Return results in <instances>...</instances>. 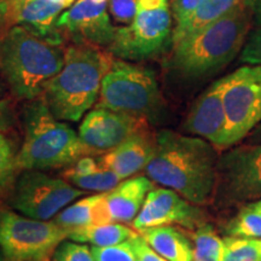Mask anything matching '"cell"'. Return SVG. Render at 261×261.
<instances>
[{
    "label": "cell",
    "instance_id": "b9f144b4",
    "mask_svg": "<svg viewBox=\"0 0 261 261\" xmlns=\"http://www.w3.org/2000/svg\"><path fill=\"white\" fill-rule=\"evenodd\" d=\"M0 261H10V260L8 259V256L5 255L4 250L2 249V247H0Z\"/></svg>",
    "mask_w": 261,
    "mask_h": 261
},
{
    "label": "cell",
    "instance_id": "4316f807",
    "mask_svg": "<svg viewBox=\"0 0 261 261\" xmlns=\"http://www.w3.org/2000/svg\"><path fill=\"white\" fill-rule=\"evenodd\" d=\"M17 173V151L9 137L0 132V192L14 187Z\"/></svg>",
    "mask_w": 261,
    "mask_h": 261
},
{
    "label": "cell",
    "instance_id": "d6986e66",
    "mask_svg": "<svg viewBox=\"0 0 261 261\" xmlns=\"http://www.w3.org/2000/svg\"><path fill=\"white\" fill-rule=\"evenodd\" d=\"M51 220L68 231L76 227L113 223L104 200V192H98L70 203Z\"/></svg>",
    "mask_w": 261,
    "mask_h": 261
},
{
    "label": "cell",
    "instance_id": "d6a6232c",
    "mask_svg": "<svg viewBox=\"0 0 261 261\" xmlns=\"http://www.w3.org/2000/svg\"><path fill=\"white\" fill-rule=\"evenodd\" d=\"M14 103L9 98L0 99V132H6L15 125Z\"/></svg>",
    "mask_w": 261,
    "mask_h": 261
},
{
    "label": "cell",
    "instance_id": "6da1fadb",
    "mask_svg": "<svg viewBox=\"0 0 261 261\" xmlns=\"http://www.w3.org/2000/svg\"><path fill=\"white\" fill-rule=\"evenodd\" d=\"M218 160L217 148L208 140L162 129L156 133L155 152L145 172L156 184L202 205L214 196Z\"/></svg>",
    "mask_w": 261,
    "mask_h": 261
},
{
    "label": "cell",
    "instance_id": "ee69618b",
    "mask_svg": "<svg viewBox=\"0 0 261 261\" xmlns=\"http://www.w3.org/2000/svg\"><path fill=\"white\" fill-rule=\"evenodd\" d=\"M2 210H3V207H2V204H0V212H2Z\"/></svg>",
    "mask_w": 261,
    "mask_h": 261
},
{
    "label": "cell",
    "instance_id": "74e56055",
    "mask_svg": "<svg viewBox=\"0 0 261 261\" xmlns=\"http://www.w3.org/2000/svg\"><path fill=\"white\" fill-rule=\"evenodd\" d=\"M54 2L60 3V4H62L65 9H67V8H69V6H71V5L74 4L75 0H54Z\"/></svg>",
    "mask_w": 261,
    "mask_h": 261
},
{
    "label": "cell",
    "instance_id": "52a82bcc",
    "mask_svg": "<svg viewBox=\"0 0 261 261\" xmlns=\"http://www.w3.org/2000/svg\"><path fill=\"white\" fill-rule=\"evenodd\" d=\"M172 33L169 0H138L132 23L117 27L108 51L123 61H142L158 55Z\"/></svg>",
    "mask_w": 261,
    "mask_h": 261
},
{
    "label": "cell",
    "instance_id": "8fae6325",
    "mask_svg": "<svg viewBox=\"0 0 261 261\" xmlns=\"http://www.w3.org/2000/svg\"><path fill=\"white\" fill-rule=\"evenodd\" d=\"M214 196L223 205L261 200V144L244 143L219 156Z\"/></svg>",
    "mask_w": 261,
    "mask_h": 261
},
{
    "label": "cell",
    "instance_id": "cb8c5ba5",
    "mask_svg": "<svg viewBox=\"0 0 261 261\" xmlns=\"http://www.w3.org/2000/svg\"><path fill=\"white\" fill-rule=\"evenodd\" d=\"M63 177L73 187L80 189V190L96 192H107L112 190L122 181V179L115 173L102 167L86 173V174H74V173L65 171Z\"/></svg>",
    "mask_w": 261,
    "mask_h": 261
},
{
    "label": "cell",
    "instance_id": "60d3db41",
    "mask_svg": "<svg viewBox=\"0 0 261 261\" xmlns=\"http://www.w3.org/2000/svg\"><path fill=\"white\" fill-rule=\"evenodd\" d=\"M250 205H252L253 208H255V210H257V211H260L261 212V200H259V201H255V202H253V203H249Z\"/></svg>",
    "mask_w": 261,
    "mask_h": 261
},
{
    "label": "cell",
    "instance_id": "4fadbf2b",
    "mask_svg": "<svg viewBox=\"0 0 261 261\" xmlns=\"http://www.w3.org/2000/svg\"><path fill=\"white\" fill-rule=\"evenodd\" d=\"M57 27L70 35L75 42H86L107 50L113 44L116 27L108 11V2L75 0L69 9L62 12Z\"/></svg>",
    "mask_w": 261,
    "mask_h": 261
},
{
    "label": "cell",
    "instance_id": "484cf974",
    "mask_svg": "<svg viewBox=\"0 0 261 261\" xmlns=\"http://www.w3.org/2000/svg\"><path fill=\"white\" fill-rule=\"evenodd\" d=\"M227 236L261 238V212L247 204L225 227Z\"/></svg>",
    "mask_w": 261,
    "mask_h": 261
},
{
    "label": "cell",
    "instance_id": "d590c367",
    "mask_svg": "<svg viewBox=\"0 0 261 261\" xmlns=\"http://www.w3.org/2000/svg\"><path fill=\"white\" fill-rule=\"evenodd\" d=\"M8 3L4 0H0V35L9 28L8 25Z\"/></svg>",
    "mask_w": 261,
    "mask_h": 261
},
{
    "label": "cell",
    "instance_id": "44dd1931",
    "mask_svg": "<svg viewBox=\"0 0 261 261\" xmlns=\"http://www.w3.org/2000/svg\"><path fill=\"white\" fill-rule=\"evenodd\" d=\"M152 249L168 261H194V246L179 228L166 225L139 232Z\"/></svg>",
    "mask_w": 261,
    "mask_h": 261
},
{
    "label": "cell",
    "instance_id": "7a4b0ae2",
    "mask_svg": "<svg viewBox=\"0 0 261 261\" xmlns=\"http://www.w3.org/2000/svg\"><path fill=\"white\" fill-rule=\"evenodd\" d=\"M64 56L62 44L22 25H11L0 35V73L17 99L41 97L63 67Z\"/></svg>",
    "mask_w": 261,
    "mask_h": 261
},
{
    "label": "cell",
    "instance_id": "603a6c76",
    "mask_svg": "<svg viewBox=\"0 0 261 261\" xmlns=\"http://www.w3.org/2000/svg\"><path fill=\"white\" fill-rule=\"evenodd\" d=\"M194 261H223L225 242L213 225L202 224L192 233Z\"/></svg>",
    "mask_w": 261,
    "mask_h": 261
},
{
    "label": "cell",
    "instance_id": "7c38bea8",
    "mask_svg": "<svg viewBox=\"0 0 261 261\" xmlns=\"http://www.w3.org/2000/svg\"><path fill=\"white\" fill-rule=\"evenodd\" d=\"M148 121L129 113L96 108L85 115L77 135L87 156H102L139 130L149 128Z\"/></svg>",
    "mask_w": 261,
    "mask_h": 261
},
{
    "label": "cell",
    "instance_id": "f546056e",
    "mask_svg": "<svg viewBox=\"0 0 261 261\" xmlns=\"http://www.w3.org/2000/svg\"><path fill=\"white\" fill-rule=\"evenodd\" d=\"M137 6L138 0H108V11L113 19V23L119 27H125L132 23L137 14Z\"/></svg>",
    "mask_w": 261,
    "mask_h": 261
},
{
    "label": "cell",
    "instance_id": "ba28073f",
    "mask_svg": "<svg viewBox=\"0 0 261 261\" xmlns=\"http://www.w3.org/2000/svg\"><path fill=\"white\" fill-rule=\"evenodd\" d=\"M226 129L223 148L236 145L261 122V65H243L224 77Z\"/></svg>",
    "mask_w": 261,
    "mask_h": 261
},
{
    "label": "cell",
    "instance_id": "9a60e30c",
    "mask_svg": "<svg viewBox=\"0 0 261 261\" xmlns=\"http://www.w3.org/2000/svg\"><path fill=\"white\" fill-rule=\"evenodd\" d=\"M224 77L215 81L196 99L184 122L185 132L201 137L215 148H223L226 115L223 102Z\"/></svg>",
    "mask_w": 261,
    "mask_h": 261
},
{
    "label": "cell",
    "instance_id": "7402d4cb",
    "mask_svg": "<svg viewBox=\"0 0 261 261\" xmlns=\"http://www.w3.org/2000/svg\"><path fill=\"white\" fill-rule=\"evenodd\" d=\"M138 232L123 223H107L91 226L71 228L68 231V240L79 243L91 244L92 247H108L122 243L135 237Z\"/></svg>",
    "mask_w": 261,
    "mask_h": 261
},
{
    "label": "cell",
    "instance_id": "f6af8a7d",
    "mask_svg": "<svg viewBox=\"0 0 261 261\" xmlns=\"http://www.w3.org/2000/svg\"><path fill=\"white\" fill-rule=\"evenodd\" d=\"M103 2H108V0H103Z\"/></svg>",
    "mask_w": 261,
    "mask_h": 261
},
{
    "label": "cell",
    "instance_id": "3957f363",
    "mask_svg": "<svg viewBox=\"0 0 261 261\" xmlns=\"http://www.w3.org/2000/svg\"><path fill=\"white\" fill-rule=\"evenodd\" d=\"M114 56L86 42L65 48L64 64L42 93L51 113L62 121L77 122L97 103L104 75Z\"/></svg>",
    "mask_w": 261,
    "mask_h": 261
},
{
    "label": "cell",
    "instance_id": "277c9868",
    "mask_svg": "<svg viewBox=\"0 0 261 261\" xmlns=\"http://www.w3.org/2000/svg\"><path fill=\"white\" fill-rule=\"evenodd\" d=\"M252 23L253 17L246 5L237 6L173 46V65L190 79L217 73L242 51Z\"/></svg>",
    "mask_w": 261,
    "mask_h": 261
},
{
    "label": "cell",
    "instance_id": "f35d334b",
    "mask_svg": "<svg viewBox=\"0 0 261 261\" xmlns=\"http://www.w3.org/2000/svg\"><path fill=\"white\" fill-rule=\"evenodd\" d=\"M4 2L8 3V5H17L22 4V3H25L27 0H4Z\"/></svg>",
    "mask_w": 261,
    "mask_h": 261
},
{
    "label": "cell",
    "instance_id": "ac0fdd59",
    "mask_svg": "<svg viewBox=\"0 0 261 261\" xmlns=\"http://www.w3.org/2000/svg\"><path fill=\"white\" fill-rule=\"evenodd\" d=\"M154 181L149 177L127 178L112 190L104 192L110 218L116 223H133L144 204Z\"/></svg>",
    "mask_w": 261,
    "mask_h": 261
},
{
    "label": "cell",
    "instance_id": "5b68a950",
    "mask_svg": "<svg viewBox=\"0 0 261 261\" xmlns=\"http://www.w3.org/2000/svg\"><path fill=\"white\" fill-rule=\"evenodd\" d=\"M29 102L23 112L24 139L17 151L18 172L67 167L87 156L79 135L51 113L44 98Z\"/></svg>",
    "mask_w": 261,
    "mask_h": 261
},
{
    "label": "cell",
    "instance_id": "83f0119b",
    "mask_svg": "<svg viewBox=\"0 0 261 261\" xmlns=\"http://www.w3.org/2000/svg\"><path fill=\"white\" fill-rule=\"evenodd\" d=\"M51 261H96L91 247L71 240H64L52 253Z\"/></svg>",
    "mask_w": 261,
    "mask_h": 261
},
{
    "label": "cell",
    "instance_id": "d4e9b609",
    "mask_svg": "<svg viewBox=\"0 0 261 261\" xmlns=\"http://www.w3.org/2000/svg\"><path fill=\"white\" fill-rule=\"evenodd\" d=\"M223 261H261V238L224 237Z\"/></svg>",
    "mask_w": 261,
    "mask_h": 261
},
{
    "label": "cell",
    "instance_id": "1f68e13d",
    "mask_svg": "<svg viewBox=\"0 0 261 261\" xmlns=\"http://www.w3.org/2000/svg\"><path fill=\"white\" fill-rule=\"evenodd\" d=\"M132 244L136 250L138 261H168L162 255H160L156 250L152 249L139 233L132 237Z\"/></svg>",
    "mask_w": 261,
    "mask_h": 261
},
{
    "label": "cell",
    "instance_id": "4dcf8cb0",
    "mask_svg": "<svg viewBox=\"0 0 261 261\" xmlns=\"http://www.w3.org/2000/svg\"><path fill=\"white\" fill-rule=\"evenodd\" d=\"M241 62L250 65H261V25L250 33L241 51Z\"/></svg>",
    "mask_w": 261,
    "mask_h": 261
},
{
    "label": "cell",
    "instance_id": "e575fe53",
    "mask_svg": "<svg viewBox=\"0 0 261 261\" xmlns=\"http://www.w3.org/2000/svg\"><path fill=\"white\" fill-rule=\"evenodd\" d=\"M244 5L256 25H261V0H244Z\"/></svg>",
    "mask_w": 261,
    "mask_h": 261
},
{
    "label": "cell",
    "instance_id": "2e32d148",
    "mask_svg": "<svg viewBox=\"0 0 261 261\" xmlns=\"http://www.w3.org/2000/svg\"><path fill=\"white\" fill-rule=\"evenodd\" d=\"M155 148L156 135H152L150 128H146L139 130L121 145L97 160L100 167L114 172L123 180L146 168L154 156Z\"/></svg>",
    "mask_w": 261,
    "mask_h": 261
},
{
    "label": "cell",
    "instance_id": "ab89813d",
    "mask_svg": "<svg viewBox=\"0 0 261 261\" xmlns=\"http://www.w3.org/2000/svg\"><path fill=\"white\" fill-rule=\"evenodd\" d=\"M5 93H6V86L5 84L0 83V99H3V98H5Z\"/></svg>",
    "mask_w": 261,
    "mask_h": 261
},
{
    "label": "cell",
    "instance_id": "e0dca14e",
    "mask_svg": "<svg viewBox=\"0 0 261 261\" xmlns=\"http://www.w3.org/2000/svg\"><path fill=\"white\" fill-rule=\"evenodd\" d=\"M8 25H22L52 42L62 44L63 33L57 21L65 9L54 0H27L17 5H8Z\"/></svg>",
    "mask_w": 261,
    "mask_h": 261
},
{
    "label": "cell",
    "instance_id": "f1b7e54d",
    "mask_svg": "<svg viewBox=\"0 0 261 261\" xmlns=\"http://www.w3.org/2000/svg\"><path fill=\"white\" fill-rule=\"evenodd\" d=\"M96 261H138L132 238L108 247H91Z\"/></svg>",
    "mask_w": 261,
    "mask_h": 261
},
{
    "label": "cell",
    "instance_id": "8d00e7d4",
    "mask_svg": "<svg viewBox=\"0 0 261 261\" xmlns=\"http://www.w3.org/2000/svg\"><path fill=\"white\" fill-rule=\"evenodd\" d=\"M244 142L247 144H261V122L254 127V128L248 133V136L244 138Z\"/></svg>",
    "mask_w": 261,
    "mask_h": 261
},
{
    "label": "cell",
    "instance_id": "8992f818",
    "mask_svg": "<svg viewBox=\"0 0 261 261\" xmlns=\"http://www.w3.org/2000/svg\"><path fill=\"white\" fill-rule=\"evenodd\" d=\"M96 108L154 119L163 108L155 73L138 64L114 58L103 77Z\"/></svg>",
    "mask_w": 261,
    "mask_h": 261
},
{
    "label": "cell",
    "instance_id": "30bf717a",
    "mask_svg": "<svg viewBox=\"0 0 261 261\" xmlns=\"http://www.w3.org/2000/svg\"><path fill=\"white\" fill-rule=\"evenodd\" d=\"M85 194L86 191L73 187L64 178L28 169L22 171L15 180L10 203L25 217L51 220Z\"/></svg>",
    "mask_w": 261,
    "mask_h": 261
},
{
    "label": "cell",
    "instance_id": "5bb4252c",
    "mask_svg": "<svg viewBox=\"0 0 261 261\" xmlns=\"http://www.w3.org/2000/svg\"><path fill=\"white\" fill-rule=\"evenodd\" d=\"M202 215L197 204L182 197L177 191L165 187L152 188L132 226L138 233L146 228L174 224L197 228L203 224Z\"/></svg>",
    "mask_w": 261,
    "mask_h": 261
},
{
    "label": "cell",
    "instance_id": "ffe728a7",
    "mask_svg": "<svg viewBox=\"0 0 261 261\" xmlns=\"http://www.w3.org/2000/svg\"><path fill=\"white\" fill-rule=\"evenodd\" d=\"M240 5H244V0H202L191 15L175 25L172 33V45L175 46Z\"/></svg>",
    "mask_w": 261,
    "mask_h": 261
},
{
    "label": "cell",
    "instance_id": "9c48e42d",
    "mask_svg": "<svg viewBox=\"0 0 261 261\" xmlns=\"http://www.w3.org/2000/svg\"><path fill=\"white\" fill-rule=\"evenodd\" d=\"M67 228L52 220H38L3 208L0 212V247L10 261H33L50 256Z\"/></svg>",
    "mask_w": 261,
    "mask_h": 261
},
{
    "label": "cell",
    "instance_id": "7bdbcfd3",
    "mask_svg": "<svg viewBox=\"0 0 261 261\" xmlns=\"http://www.w3.org/2000/svg\"><path fill=\"white\" fill-rule=\"evenodd\" d=\"M51 256H45V257H41V259H38V260H33V261H51Z\"/></svg>",
    "mask_w": 261,
    "mask_h": 261
},
{
    "label": "cell",
    "instance_id": "836d02e7",
    "mask_svg": "<svg viewBox=\"0 0 261 261\" xmlns=\"http://www.w3.org/2000/svg\"><path fill=\"white\" fill-rule=\"evenodd\" d=\"M202 3V0H172V14L177 23L187 18Z\"/></svg>",
    "mask_w": 261,
    "mask_h": 261
}]
</instances>
